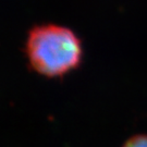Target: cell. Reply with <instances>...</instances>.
<instances>
[{
  "label": "cell",
  "instance_id": "cell-2",
  "mask_svg": "<svg viewBox=\"0 0 147 147\" xmlns=\"http://www.w3.org/2000/svg\"><path fill=\"white\" fill-rule=\"evenodd\" d=\"M121 147H147V134H137L127 138Z\"/></svg>",
  "mask_w": 147,
  "mask_h": 147
},
{
  "label": "cell",
  "instance_id": "cell-1",
  "mask_svg": "<svg viewBox=\"0 0 147 147\" xmlns=\"http://www.w3.org/2000/svg\"><path fill=\"white\" fill-rule=\"evenodd\" d=\"M25 53L36 73L60 78L78 69L83 61V46L79 36L57 24L36 25L28 32Z\"/></svg>",
  "mask_w": 147,
  "mask_h": 147
}]
</instances>
